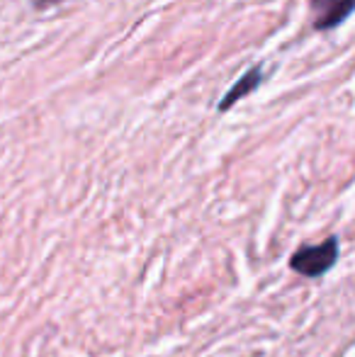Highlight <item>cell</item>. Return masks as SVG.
I'll return each mask as SVG.
<instances>
[{"label":"cell","mask_w":355,"mask_h":357,"mask_svg":"<svg viewBox=\"0 0 355 357\" xmlns=\"http://www.w3.org/2000/svg\"><path fill=\"white\" fill-rule=\"evenodd\" d=\"M309 3H312V8L317 10V13H324V10L333 3V0H309Z\"/></svg>","instance_id":"5b68a950"},{"label":"cell","mask_w":355,"mask_h":357,"mask_svg":"<svg viewBox=\"0 0 355 357\" xmlns=\"http://www.w3.org/2000/svg\"><path fill=\"white\" fill-rule=\"evenodd\" d=\"M355 13V0H333L324 13L317 15V29H333Z\"/></svg>","instance_id":"3957f363"},{"label":"cell","mask_w":355,"mask_h":357,"mask_svg":"<svg viewBox=\"0 0 355 357\" xmlns=\"http://www.w3.org/2000/svg\"><path fill=\"white\" fill-rule=\"evenodd\" d=\"M29 3H32L34 8L44 10V8H52V5H59V3H63V0H29Z\"/></svg>","instance_id":"277c9868"},{"label":"cell","mask_w":355,"mask_h":357,"mask_svg":"<svg viewBox=\"0 0 355 357\" xmlns=\"http://www.w3.org/2000/svg\"><path fill=\"white\" fill-rule=\"evenodd\" d=\"M263 75H266V71H263L261 66L248 68V71L243 73L241 78H239L236 83H234L232 88L227 90V95H224V98L219 100V112H227V109H232L234 105H236L241 98H246V95H251L253 90H256L258 85L263 83Z\"/></svg>","instance_id":"7a4b0ae2"},{"label":"cell","mask_w":355,"mask_h":357,"mask_svg":"<svg viewBox=\"0 0 355 357\" xmlns=\"http://www.w3.org/2000/svg\"><path fill=\"white\" fill-rule=\"evenodd\" d=\"M338 258V241L326 238L319 245H307L299 248L297 253L289 258V268L294 273L304 275V278H319V275L328 273Z\"/></svg>","instance_id":"6da1fadb"}]
</instances>
